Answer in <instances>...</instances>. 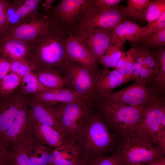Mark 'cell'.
<instances>
[{
	"mask_svg": "<svg viewBox=\"0 0 165 165\" xmlns=\"http://www.w3.org/2000/svg\"><path fill=\"white\" fill-rule=\"evenodd\" d=\"M118 139L97 112L92 109L81 131L71 142L78 149L80 156L87 160L116 152Z\"/></svg>",
	"mask_w": 165,
	"mask_h": 165,
	"instance_id": "6da1fadb",
	"label": "cell"
},
{
	"mask_svg": "<svg viewBox=\"0 0 165 165\" xmlns=\"http://www.w3.org/2000/svg\"><path fill=\"white\" fill-rule=\"evenodd\" d=\"M67 37L62 25L54 21L45 32L29 43L36 70L52 69L61 72L69 58Z\"/></svg>",
	"mask_w": 165,
	"mask_h": 165,
	"instance_id": "7a4b0ae2",
	"label": "cell"
},
{
	"mask_svg": "<svg viewBox=\"0 0 165 165\" xmlns=\"http://www.w3.org/2000/svg\"><path fill=\"white\" fill-rule=\"evenodd\" d=\"M97 113L118 138L131 136L138 124L145 106L135 107L100 100Z\"/></svg>",
	"mask_w": 165,
	"mask_h": 165,
	"instance_id": "3957f363",
	"label": "cell"
},
{
	"mask_svg": "<svg viewBox=\"0 0 165 165\" xmlns=\"http://www.w3.org/2000/svg\"><path fill=\"white\" fill-rule=\"evenodd\" d=\"M99 72H93L68 58L61 72L66 81L65 87L79 95L92 108L100 100L95 88Z\"/></svg>",
	"mask_w": 165,
	"mask_h": 165,
	"instance_id": "277c9868",
	"label": "cell"
},
{
	"mask_svg": "<svg viewBox=\"0 0 165 165\" xmlns=\"http://www.w3.org/2000/svg\"><path fill=\"white\" fill-rule=\"evenodd\" d=\"M116 152L121 165H145L165 157L158 146L133 136L119 140Z\"/></svg>",
	"mask_w": 165,
	"mask_h": 165,
	"instance_id": "5b68a950",
	"label": "cell"
},
{
	"mask_svg": "<svg viewBox=\"0 0 165 165\" xmlns=\"http://www.w3.org/2000/svg\"><path fill=\"white\" fill-rule=\"evenodd\" d=\"M49 106L70 142L81 131L92 109L85 104L77 102L61 103Z\"/></svg>",
	"mask_w": 165,
	"mask_h": 165,
	"instance_id": "8992f818",
	"label": "cell"
},
{
	"mask_svg": "<svg viewBox=\"0 0 165 165\" xmlns=\"http://www.w3.org/2000/svg\"><path fill=\"white\" fill-rule=\"evenodd\" d=\"M123 7L104 9L93 4L78 21L77 28L89 31H112L119 23L126 19L123 13Z\"/></svg>",
	"mask_w": 165,
	"mask_h": 165,
	"instance_id": "52a82bcc",
	"label": "cell"
},
{
	"mask_svg": "<svg viewBox=\"0 0 165 165\" xmlns=\"http://www.w3.org/2000/svg\"><path fill=\"white\" fill-rule=\"evenodd\" d=\"M130 86L111 93L100 98L124 105L135 106H144L158 96L157 89L148 86L144 81L138 79Z\"/></svg>",
	"mask_w": 165,
	"mask_h": 165,
	"instance_id": "ba28073f",
	"label": "cell"
},
{
	"mask_svg": "<svg viewBox=\"0 0 165 165\" xmlns=\"http://www.w3.org/2000/svg\"><path fill=\"white\" fill-rule=\"evenodd\" d=\"M164 114L165 102L158 96L145 106L137 127L131 136L155 145L156 136Z\"/></svg>",
	"mask_w": 165,
	"mask_h": 165,
	"instance_id": "9c48e42d",
	"label": "cell"
},
{
	"mask_svg": "<svg viewBox=\"0 0 165 165\" xmlns=\"http://www.w3.org/2000/svg\"><path fill=\"white\" fill-rule=\"evenodd\" d=\"M92 0H62L43 14L48 16L60 24H71L79 21L94 4Z\"/></svg>",
	"mask_w": 165,
	"mask_h": 165,
	"instance_id": "30bf717a",
	"label": "cell"
},
{
	"mask_svg": "<svg viewBox=\"0 0 165 165\" xmlns=\"http://www.w3.org/2000/svg\"><path fill=\"white\" fill-rule=\"evenodd\" d=\"M54 21L50 17L38 11L24 23L9 29L5 35L30 43L45 32Z\"/></svg>",
	"mask_w": 165,
	"mask_h": 165,
	"instance_id": "8fae6325",
	"label": "cell"
},
{
	"mask_svg": "<svg viewBox=\"0 0 165 165\" xmlns=\"http://www.w3.org/2000/svg\"><path fill=\"white\" fill-rule=\"evenodd\" d=\"M42 1L6 0L8 31L24 23L37 13Z\"/></svg>",
	"mask_w": 165,
	"mask_h": 165,
	"instance_id": "7c38bea8",
	"label": "cell"
},
{
	"mask_svg": "<svg viewBox=\"0 0 165 165\" xmlns=\"http://www.w3.org/2000/svg\"><path fill=\"white\" fill-rule=\"evenodd\" d=\"M19 88L7 97L0 98V139L9 128L19 110L27 100Z\"/></svg>",
	"mask_w": 165,
	"mask_h": 165,
	"instance_id": "4fadbf2b",
	"label": "cell"
},
{
	"mask_svg": "<svg viewBox=\"0 0 165 165\" xmlns=\"http://www.w3.org/2000/svg\"><path fill=\"white\" fill-rule=\"evenodd\" d=\"M112 31H89L77 28L73 34L99 62L101 56L110 45Z\"/></svg>",
	"mask_w": 165,
	"mask_h": 165,
	"instance_id": "5bb4252c",
	"label": "cell"
},
{
	"mask_svg": "<svg viewBox=\"0 0 165 165\" xmlns=\"http://www.w3.org/2000/svg\"><path fill=\"white\" fill-rule=\"evenodd\" d=\"M148 27H143L134 22L126 19L119 23L112 31L110 45H115L122 50L127 40L132 43L139 42Z\"/></svg>",
	"mask_w": 165,
	"mask_h": 165,
	"instance_id": "9a60e30c",
	"label": "cell"
},
{
	"mask_svg": "<svg viewBox=\"0 0 165 165\" xmlns=\"http://www.w3.org/2000/svg\"><path fill=\"white\" fill-rule=\"evenodd\" d=\"M68 34L66 49L69 58L93 72H98V61L77 38L71 33Z\"/></svg>",
	"mask_w": 165,
	"mask_h": 165,
	"instance_id": "2e32d148",
	"label": "cell"
},
{
	"mask_svg": "<svg viewBox=\"0 0 165 165\" xmlns=\"http://www.w3.org/2000/svg\"><path fill=\"white\" fill-rule=\"evenodd\" d=\"M21 138L31 165H52L53 148L37 141L28 129Z\"/></svg>",
	"mask_w": 165,
	"mask_h": 165,
	"instance_id": "e0dca14e",
	"label": "cell"
},
{
	"mask_svg": "<svg viewBox=\"0 0 165 165\" xmlns=\"http://www.w3.org/2000/svg\"><path fill=\"white\" fill-rule=\"evenodd\" d=\"M28 125L29 130L34 137L43 144L54 148L69 142L54 128L36 121L31 114Z\"/></svg>",
	"mask_w": 165,
	"mask_h": 165,
	"instance_id": "ac0fdd59",
	"label": "cell"
},
{
	"mask_svg": "<svg viewBox=\"0 0 165 165\" xmlns=\"http://www.w3.org/2000/svg\"><path fill=\"white\" fill-rule=\"evenodd\" d=\"M29 97L1 140L6 147L9 144L12 145L20 140L27 131L31 115L28 103Z\"/></svg>",
	"mask_w": 165,
	"mask_h": 165,
	"instance_id": "d6986e66",
	"label": "cell"
},
{
	"mask_svg": "<svg viewBox=\"0 0 165 165\" xmlns=\"http://www.w3.org/2000/svg\"><path fill=\"white\" fill-rule=\"evenodd\" d=\"M31 97L35 101L49 106L72 102L82 103L88 105L79 95L65 87L41 92Z\"/></svg>",
	"mask_w": 165,
	"mask_h": 165,
	"instance_id": "ffe728a7",
	"label": "cell"
},
{
	"mask_svg": "<svg viewBox=\"0 0 165 165\" xmlns=\"http://www.w3.org/2000/svg\"><path fill=\"white\" fill-rule=\"evenodd\" d=\"M29 43L21 39L5 35L2 38L0 54L12 61L24 59L33 62V55Z\"/></svg>",
	"mask_w": 165,
	"mask_h": 165,
	"instance_id": "44dd1931",
	"label": "cell"
},
{
	"mask_svg": "<svg viewBox=\"0 0 165 165\" xmlns=\"http://www.w3.org/2000/svg\"><path fill=\"white\" fill-rule=\"evenodd\" d=\"M126 82L124 76L117 70L103 68L97 74L95 83L96 91L99 99L112 92L117 86Z\"/></svg>",
	"mask_w": 165,
	"mask_h": 165,
	"instance_id": "7402d4cb",
	"label": "cell"
},
{
	"mask_svg": "<svg viewBox=\"0 0 165 165\" xmlns=\"http://www.w3.org/2000/svg\"><path fill=\"white\" fill-rule=\"evenodd\" d=\"M28 103L31 115L35 120L54 128L69 141L64 130L49 106L35 101L31 96L29 97Z\"/></svg>",
	"mask_w": 165,
	"mask_h": 165,
	"instance_id": "603a6c76",
	"label": "cell"
},
{
	"mask_svg": "<svg viewBox=\"0 0 165 165\" xmlns=\"http://www.w3.org/2000/svg\"><path fill=\"white\" fill-rule=\"evenodd\" d=\"M52 165H76L80 157L75 146L69 142L53 148Z\"/></svg>",
	"mask_w": 165,
	"mask_h": 165,
	"instance_id": "cb8c5ba5",
	"label": "cell"
},
{
	"mask_svg": "<svg viewBox=\"0 0 165 165\" xmlns=\"http://www.w3.org/2000/svg\"><path fill=\"white\" fill-rule=\"evenodd\" d=\"M34 73L42 85L49 90L66 86L65 78L58 71L48 69H37Z\"/></svg>",
	"mask_w": 165,
	"mask_h": 165,
	"instance_id": "d4e9b609",
	"label": "cell"
},
{
	"mask_svg": "<svg viewBox=\"0 0 165 165\" xmlns=\"http://www.w3.org/2000/svg\"><path fill=\"white\" fill-rule=\"evenodd\" d=\"M12 145L11 150L7 151L4 165H31L22 139Z\"/></svg>",
	"mask_w": 165,
	"mask_h": 165,
	"instance_id": "484cf974",
	"label": "cell"
},
{
	"mask_svg": "<svg viewBox=\"0 0 165 165\" xmlns=\"http://www.w3.org/2000/svg\"><path fill=\"white\" fill-rule=\"evenodd\" d=\"M149 0H128L127 6H123L122 12L126 19L138 21L145 20L146 9Z\"/></svg>",
	"mask_w": 165,
	"mask_h": 165,
	"instance_id": "4316f807",
	"label": "cell"
},
{
	"mask_svg": "<svg viewBox=\"0 0 165 165\" xmlns=\"http://www.w3.org/2000/svg\"><path fill=\"white\" fill-rule=\"evenodd\" d=\"M154 58L160 65L157 73L153 80V86L158 93L164 91L165 89V48L164 47L156 50L153 52Z\"/></svg>",
	"mask_w": 165,
	"mask_h": 165,
	"instance_id": "83f0119b",
	"label": "cell"
},
{
	"mask_svg": "<svg viewBox=\"0 0 165 165\" xmlns=\"http://www.w3.org/2000/svg\"><path fill=\"white\" fill-rule=\"evenodd\" d=\"M20 90L25 95L35 94L38 93L49 90L40 83L34 72L28 74L22 77Z\"/></svg>",
	"mask_w": 165,
	"mask_h": 165,
	"instance_id": "f1b7e54d",
	"label": "cell"
},
{
	"mask_svg": "<svg viewBox=\"0 0 165 165\" xmlns=\"http://www.w3.org/2000/svg\"><path fill=\"white\" fill-rule=\"evenodd\" d=\"M123 51L115 45H110L100 57L99 62L103 68H114L120 58Z\"/></svg>",
	"mask_w": 165,
	"mask_h": 165,
	"instance_id": "f546056e",
	"label": "cell"
},
{
	"mask_svg": "<svg viewBox=\"0 0 165 165\" xmlns=\"http://www.w3.org/2000/svg\"><path fill=\"white\" fill-rule=\"evenodd\" d=\"M22 78L16 74L9 72L0 81V97H7L19 88Z\"/></svg>",
	"mask_w": 165,
	"mask_h": 165,
	"instance_id": "4dcf8cb0",
	"label": "cell"
},
{
	"mask_svg": "<svg viewBox=\"0 0 165 165\" xmlns=\"http://www.w3.org/2000/svg\"><path fill=\"white\" fill-rule=\"evenodd\" d=\"M134 47L141 56L145 64L154 78L158 71L160 65L154 58L153 52L150 51L148 48L143 45L136 44Z\"/></svg>",
	"mask_w": 165,
	"mask_h": 165,
	"instance_id": "1f68e13d",
	"label": "cell"
},
{
	"mask_svg": "<svg viewBox=\"0 0 165 165\" xmlns=\"http://www.w3.org/2000/svg\"><path fill=\"white\" fill-rule=\"evenodd\" d=\"M36 69L32 62L24 59H17L12 61L9 72L22 78L28 74L34 72Z\"/></svg>",
	"mask_w": 165,
	"mask_h": 165,
	"instance_id": "d6a6232c",
	"label": "cell"
},
{
	"mask_svg": "<svg viewBox=\"0 0 165 165\" xmlns=\"http://www.w3.org/2000/svg\"><path fill=\"white\" fill-rule=\"evenodd\" d=\"M165 11V0H150L146 9L145 20L148 24L156 20Z\"/></svg>",
	"mask_w": 165,
	"mask_h": 165,
	"instance_id": "836d02e7",
	"label": "cell"
},
{
	"mask_svg": "<svg viewBox=\"0 0 165 165\" xmlns=\"http://www.w3.org/2000/svg\"><path fill=\"white\" fill-rule=\"evenodd\" d=\"M137 53V51L134 47L125 52V60L124 67L117 70L124 76L127 82L132 80L134 64Z\"/></svg>",
	"mask_w": 165,
	"mask_h": 165,
	"instance_id": "e575fe53",
	"label": "cell"
},
{
	"mask_svg": "<svg viewBox=\"0 0 165 165\" xmlns=\"http://www.w3.org/2000/svg\"><path fill=\"white\" fill-rule=\"evenodd\" d=\"M139 42L147 48L157 49L164 47L165 45V29L160 31L147 36Z\"/></svg>",
	"mask_w": 165,
	"mask_h": 165,
	"instance_id": "d590c367",
	"label": "cell"
},
{
	"mask_svg": "<svg viewBox=\"0 0 165 165\" xmlns=\"http://www.w3.org/2000/svg\"><path fill=\"white\" fill-rule=\"evenodd\" d=\"M147 24L148 28L143 33L141 40L147 36L158 32L165 29V11L156 20Z\"/></svg>",
	"mask_w": 165,
	"mask_h": 165,
	"instance_id": "8d00e7d4",
	"label": "cell"
},
{
	"mask_svg": "<svg viewBox=\"0 0 165 165\" xmlns=\"http://www.w3.org/2000/svg\"><path fill=\"white\" fill-rule=\"evenodd\" d=\"M86 162L87 165H121L116 152L97 159L87 160Z\"/></svg>",
	"mask_w": 165,
	"mask_h": 165,
	"instance_id": "74e56055",
	"label": "cell"
},
{
	"mask_svg": "<svg viewBox=\"0 0 165 165\" xmlns=\"http://www.w3.org/2000/svg\"><path fill=\"white\" fill-rule=\"evenodd\" d=\"M8 30L6 0H0V37L3 38Z\"/></svg>",
	"mask_w": 165,
	"mask_h": 165,
	"instance_id": "f35d334b",
	"label": "cell"
},
{
	"mask_svg": "<svg viewBox=\"0 0 165 165\" xmlns=\"http://www.w3.org/2000/svg\"><path fill=\"white\" fill-rule=\"evenodd\" d=\"M155 144L159 147L165 153V114L163 115L161 119L156 136Z\"/></svg>",
	"mask_w": 165,
	"mask_h": 165,
	"instance_id": "ab89813d",
	"label": "cell"
},
{
	"mask_svg": "<svg viewBox=\"0 0 165 165\" xmlns=\"http://www.w3.org/2000/svg\"><path fill=\"white\" fill-rule=\"evenodd\" d=\"M12 61L6 57L0 55V81L9 72Z\"/></svg>",
	"mask_w": 165,
	"mask_h": 165,
	"instance_id": "60d3db41",
	"label": "cell"
},
{
	"mask_svg": "<svg viewBox=\"0 0 165 165\" xmlns=\"http://www.w3.org/2000/svg\"><path fill=\"white\" fill-rule=\"evenodd\" d=\"M121 0H95L94 5L104 9H110L118 6Z\"/></svg>",
	"mask_w": 165,
	"mask_h": 165,
	"instance_id": "b9f144b4",
	"label": "cell"
},
{
	"mask_svg": "<svg viewBox=\"0 0 165 165\" xmlns=\"http://www.w3.org/2000/svg\"><path fill=\"white\" fill-rule=\"evenodd\" d=\"M143 65L138 63L135 58V61L134 64V69L132 76V80H135L140 79V73L142 67Z\"/></svg>",
	"mask_w": 165,
	"mask_h": 165,
	"instance_id": "7bdbcfd3",
	"label": "cell"
},
{
	"mask_svg": "<svg viewBox=\"0 0 165 165\" xmlns=\"http://www.w3.org/2000/svg\"><path fill=\"white\" fill-rule=\"evenodd\" d=\"M7 150L6 147L0 139V165H4Z\"/></svg>",
	"mask_w": 165,
	"mask_h": 165,
	"instance_id": "ee69618b",
	"label": "cell"
},
{
	"mask_svg": "<svg viewBox=\"0 0 165 165\" xmlns=\"http://www.w3.org/2000/svg\"><path fill=\"white\" fill-rule=\"evenodd\" d=\"M145 165H165V157H164Z\"/></svg>",
	"mask_w": 165,
	"mask_h": 165,
	"instance_id": "f6af8a7d",
	"label": "cell"
},
{
	"mask_svg": "<svg viewBox=\"0 0 165 165\" xmlns=\"http://www.w3.org/2000/svg\"><path fill=\"white\" fill-rule=\"evenodd\" d=\"M76 165H87L86 160L80 156Z\"/></svg>",
	"mask_w": 165,
	"mask_h": 165,
	"instance_id": "bcb514c9",
	"label": "cell"
},
{
	"mask_svg": "<svg viewBox=\"0 0 165 165\" xmlns=\"http://www.w3.org/2000/svg\"><path fill=\"white\" fill-rule=\"evenodd\" d=\"M2 39V38L0 37V47L1 46V44Z\"/></svg>",
	"mask_w": 165,
	"mask_h": 165,
	"instance_id": "7dc6e473",
	"label": "cell"
},
{
	"mask_svg": "<svg viewBox=\"0 0 165 165\" xmlns=\"http://www.w3.org/2000/svg\"></svg>",
	"mask_w": 165,
	"mask_h": 165,
	"instance_id": "c3c4849f",
	"label": "cell"
}]
</instances>
